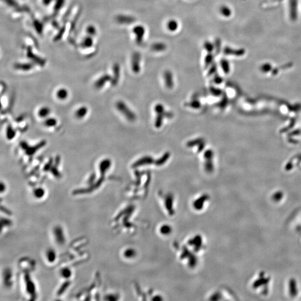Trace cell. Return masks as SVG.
Here are the masks:
<instances>
[{"label": "cell", "mask_w": 301, "mask_h": 301, "mask_svg": "<svg viewBox=\"0 0 301 301\" xmlns=\"http://www.w3.org/2000/svg\"><path fill=\"white\" fill-rule=\"evenodd\" d=\"M133 33L135 35V40L137 44L140 45L143 43L146 33V29L144 27L140 25H137L133 27Z\"/></svg>", "instance_id": "6da1fadb"}, {"label": "cell", "mask_w": 301, "mask_h": 301, "mask_svg": "<svg viewBox=\"0 0 301 301\" xmlns=\"http://www.w3.org/2000/svg\"><path fill=\"white\" fill-rule=\"evenodd\" d=\"M141 60V55L140 53L135 52L132 55V70L135 73H138L140 70V63Z\"/></svg>", "instance_id": "7a4b0ae2"}, {"label": "cell", "mask_w": 301, "mask_h": 301, "mask_svg": "<svg viewBox=\"0 0 301 301\" xmlns=\"http://www.w3.org/2000/svg\"><path fill=\"white\" fill-rule=\"evenodd\" d=\"M117 107L118 109L120 111L121 113H122L126 117H127V119H133V116L132 113H131L130 110H129L128 108H127L126 104L122 102H119L117 104Z\"/></svg>", "instance_id": "3957f363"}, {"label": "cell", "mask_w": 301, "mask_h": 301, "mask_svg": "<svg viewBox=\"0 0 301 301\" xmlns=\"http://www.w3.org/2000/svg\"><path fill=\"white\" fill-rule=\"evenodd\" d=\"M151 49L156 52H162L166 49L167 46L166 43L162 42H157L152 43L150 46Z\"/></svg>", "instance_id": "277c9868"}, {"label": "cell", "mask_w": 301, "mask_h": 301, "mask_svg": "<svg viewBox=\"0 0 301 301\" xmlns=\"http://www.w3.org/2000/svg\"><path fill=\"white\" fill-rule=\"evenodd\" d=\"M110 77L108 75H104L103 77L100 78L95 83V87L97 89H101L103 88L105 84L106 83L107 81H108L110 80Z\"/></svg>", "instance_id": "5b68a950"}, {"label": "cell", "mask_w": 301, "mask_h": 301, "mask_svg": "<svg viewBox=\"0 0 301 301\" xmlns=\"http://www.w3.org/2000/svg\"><path fill=\"white\" fill-rule=\"evenodd\" d=\"M117 21L122 23H132L134 22L136 19L133 16L127 15H119L117 17Z\"/></svg>", "instance_id": "8992f818"}, {"label": "cell", "mask_w": 301, "mask_h": 301, "mask_svg": "<svg viewBox=\"0 0 301 301\" xmlns=\"http://www.w3.org/2000/svg\"><path fill=\"white\" fill-rule=\"evenodd\" d=\"M45 143L46 142L45 141H42L40 143L37 144L36 146H33V147H28V148H27L26 150V152L27 154H29V155H32V154H33L36 152L37 150H38L39 149H40V148L43 147V146L45 144Z\"/></svg>", "instance_id": "52a82bcc"}, {"label": "cell", "mask_w": 301, "mask_h": 301, "mask_svg": "<svg viewBox=\"0 0 301 301\" xmlns=\"http://www.w3.org/2000/svg\"><path fill=\"white\" fill-rule=\"evenodd\" d=\"M178 22L176 20L171 19L167 23V28L168 30L171 32H175L178 28Z\"/></svg>", "instance_id": "ba28073f"}, {"label": "cell", "mask_w": 301, "mask_h": 301, "mask_svg": "<svg viewBox=\"0 0 301 301\" xmlns=\"http://www.w3.org/2000/svg\"><path fill=\"white\" fill-rule=\"evenodd\" d=\"M88 113V108L87 107H81L78 108L75 112V116L78 119H82L87 115Z\"/></svg>", "instance_id": "9c48e42d"}, {"label": "cell", "mask_w": 301, "mask_h": 301, "mask_svg": "<svg viewBox=\"0 0 301 301\" xmlns=\"http://www.w3.org/2000/svg\"><path fill=\"white\" fill-rule=\"evenodd\" d=\"M220 12L225 17H229L232 14L230 8L227 5H222L220 8Z\"/></svg>", "instance_id": "30bf717a"}, {"label": "cell", "mask_w": 301, "mask_h": 301, "mask_svg": "<svg viewBox=\"0 0 301 301\" xmlns=\"http://www.w3.org/2000/svg\"><path fill=\"white\" fill-rule=\"evenodd\" d=\"M57 97L60 100H64L68 96V92L65 88H61L57 91Z\"/></svg>", "instance_id": "8fae6325"}, {"label": "cell", "mask_w": 301, "mask_h": 301, "mask_svg": "<svg viewBox=\"0 0 301 301\" xmlns=\"http://www.w3.org/2000/svg\"><path fill=\"white\" fill-rule=\"evenodd\" d=\"M164 78L166 81V83L168 86H171L173 84V77L172 74L170 71H166L164 73Z\"/></svg>", "instance_id": "7c38bea8"}, {"label": "cell", "mask_w": 301, "mask_h": 301, "mask_svg": "<svg viewBox=\"0 0 301 301\" xmlns=\"http://www.w3.org/2000/svg\"><path fill=\"white\" fill-rule=\"evenodd\" d=\"M50 113V109L47 107H42L38 112V116L40 118H46Z\"/></svg>", "instance_id": "4fadbf2b"}, {"label": "cell", "mask_w": 301, "mask_h": 301, "mask_svg": "<svg viewBox=\"0 0 301 301\" xmlns=\"http://www.w3.org/2000/svg\"><path fill=\"white\" fill-rule=\"evenodd\" d=\"M16 135V131L11 126H8L6 130V137L9 140H11L13 139Z\"/></svg>", "instance_id": "5bb4252c"}, {"label": "cell", "mask_w": 301, "mask_h": 301, "mask_svg": "<svg viewBox=\"0 0 301 301\" xmlns=\"http://www.w3.org/2000/svg\"><path fill=\"white\" fill-rule=\"evenodd\" d=\"M241 50H235L231 49L229 47H226L224 49V53L226 55H240L241 54Z\"/></svg>", "instance_id": "9a60e30c"}, {"label": "cell", "mask_w": 301, "mask_h": 301, "mask_svg": "<svg viewBox=\"0 0 301 301\" xmlns=\"http://www.w3.org/2000/svg\"><path fill=\"white\" fill-rule=\"evenodd\" d=\"M57 120L54 118H47L43 122V124L47 127H54L57 125Z\"/></svg>", "instance_id": "2e32d148"}, {"label": "cell", "mask_w": 301, "mask_h": 301, "mask_svg": "<svg viewBox=\"0 0 301 301\" xmlns=\"http://www.w3.org/2000/svg\"><path fill=\"white\" fill-rule=\"evenodd\" d=\"M204 48L208 53H212L215 50L214 43H212L210 41H206L204 43Z\"/></svg>", "instance_id": "e0dca14e"}, {"label": "cell", "mask_w": 301, "mask_h": 301, "mask_svg": "<svg viewBox=\"0 0 301 301\" xmlns=\"http://www.w3.org/2000/svg\"><path fill=\"white\" fill-rule=\"evenodd\" d=\"M221 67L225 72H229L230 70V64L227 59H223L221 60Z\"/></svg>", "instance_id": "ac0fdd59"}, {"label": "cell", "mask_w": 301, "mask_h": 301, "mask_svg": "<svg viewBox=\"0 0 301 301\" xmlns=\"http://www.w3.org/2000/svg\"><path fill=\"white\" fill-rule=\"evenodd\" d=\"M214 58V55L212 54V53H208L205 57V65L206 67L209 66L211 64L213 63Z\"/></svg>", "instance_id": "d6986e66"}, {"label": "cell", "mask_w": 301, "mask_h": 301, "mask_svg": "<svg viewBox=\"0 0 301 301\" xmlns=\"http://www.w3.org/2000/svg\"><path fill=\"white\" fill-rule=\"evenodd\" d=\"M47 260L49 261H53V260L54 261L56 258L55 251L50 249L47 251Z\"/></svg>", "instance_id": "ffe728a7"}, {"label": "cell", "mask_w": 301, "mask_h": 301, "mask_svg": "<svg viewBox=\"0 0 301 301\" xmlns=\"http://www.w3.org/2000/svg\"><path fill=\"white\" fill-rule=\"evenodd\" d=\"M44 193H45V191L41 187L37 188L36 189H35V190L33 191L34 196L37 198L43 197V195H44Z\"/></svg>", "instance_id": "44dd1931"}, {"label": "cell", "mask_w": 301, "mask_h": 301, "mask_svg": "<svg viewBox=\"0 0 301 301\" xmlns=\"http://www.w3.org/2000/svg\"><path fill=\"white\" fill-rule=\"evenodd\" d=\"M215 50L216 53H219L221 49V41L220 39H216L214 43Z\"/></svg>", "instance_id": "7402d4cb"}, {"label": "cell", "mask_w": 301, "mask_h": 301, "mask_svg": "<svg viewBox=\"0 0 301 301\" xmlns=\"http://www.w3.org/2000/svg\"><path fill=\"white\" fill-rule=\"evenodd\" d=\"M31 67H32V66L31 65H27H27H17V69H20L21 70H30Z\"/></svg>", "instance_id": "603a6c76"}, {"label": "cell", "mask_w": 301, "mask_h": 301, "mask_svg": "<svg viewBox=\"0 0 301 301\" xmlns=\"http://www.w3.org/2000/svg\"><path fill=\"white\" fill-rule=\"evenodd\" d=\"M88 31L89 33L92 34V35H94L95 33V30L93 27H89V28L88 29Z\"/></svg>", "instance_id": "cb8c5ba5"}, {"label": "cell", "mask_w": 301, "mask_h": 301, "mask_svg": "<svg viewBox=\"0 0 301 301\" xmlns=\"http://www.w3.org/2000/svg\"><path fill=\"white\" fill-rule=\"evenodd\" d=\"M43 3H46V4H48V3H50L51 2V0H43Z\"/></svg>", "instance_id": "d4e9b609"}]
</instances>
